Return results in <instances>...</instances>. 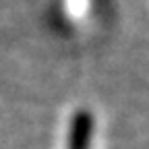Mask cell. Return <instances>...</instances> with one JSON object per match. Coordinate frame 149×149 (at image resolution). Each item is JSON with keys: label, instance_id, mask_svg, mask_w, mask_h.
I'll list each match as a JSON object with an SVG mask.
<instances>
[{"label": "cell", "instance_id": "cell-1", "mask_svg": "<svg viewBox=\"0 0 149 149\" xmlns=\"http://www.w3.org/2000/svg\"><path fill=\"white\" fill-rule=\"evenodd\" d=\"M93 133V118L87 110H79L70 124V139L68 149H89Z\"/></svg>", "mask_w": 149, "mask_h": 149}]
</instances>
